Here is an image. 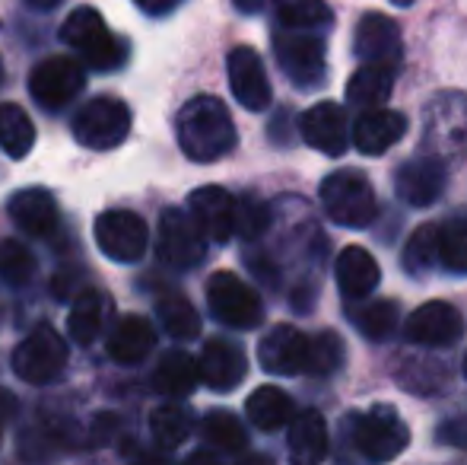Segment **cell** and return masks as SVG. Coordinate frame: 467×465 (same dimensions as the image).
Here are the masks:
<instances>
[{
	"label": "cell",
	"mask_w": 467,
	"mask_h": 465,
	"mask_svg": "<svg viewBox=\"0 0 467 465\" xmlns=\"http://www.w3.org/2000/svg\"><path fill=\"white\" fill-rule=\"evenodd\" d=\"M179 147L194 163H216L235 147V124L216 96H194L175 118Z\"/></svg>",
	"instance_id": "1"
},
{
	"label": "cell",
	"mask_w": 467,
	"mask_h": 465,
	"mask_svg": "<svg viewBox=\"0 0 467 465\" xmlns=\"http://www.w3.org/2000/svg\"><path fill=\"white\" fill-rule=\"evenodd\" d=\"M423 150L445 163L467 156V93H439L423 112Z\"/></svg>",
	"instance_id": "2"
},
{
	"label": "cell",
	"mask_w": 467,
	"mask_h": 465,
	"mask_svg": "<svg viewBox=\"0 0 467 465\" xmlns=\"http://www.w3.org/2000/svg\"><path fill=\"white\" fill-rule=\"evenodd\" d=\"M321 205L325 214L337 227L363 230L375 220V192L363 173L357 169H337L321 182Z\"/></svg>",
	"instance_id": "3"
},
{
	"label": "cell",
	"mask_w": 467,
	"mask_h": 465,
	"mask_svg": "<svg viewBox=\"0 0 467 465\" xmlns=\"http://www.w3.org/2000/svg\"><path fill=\"white\" fill-rule=\"evenodd\" d=\"M61 38L70 48L80 51L93 70H118L128 61V58H124L128 55V45L111 36L105 19L99 16L93 6H77V10L64 19Z\"/></svg>",
	"instance_id": "4"
},
{
	"label": "cell",
	"mask_w": 467,
	"mask_h": 465,
	"mask_svg": "<svg viewBox=\"0 0 467 465\" xmlns=\"http://www.w3.org/2000/svg\"><path fill=\"white\" fill-rule=\"evenodd\" d=\"M274 55H277L280 70L299 90H318L327 77V51L325 38L315 29H289L274 36Z\"/></svg>",
	"instance_id": "5"
},
{
	"label": "cell",
	"mask_w": 467,
	"mask_h": 465,
	"mask_svg": "<svg viewBox=\"0 0 467 465\" xmlns=\"http://www.w3.org/2000/svg\"><path fill=\"white\" fill-rule=\"evenodd\" d=\"M207 306L216 322L229 325V329L248 332L265 322V303H261V297L254 293V287H248L245 280L233 271L210 274Z\"/></svg>",
	"instance_id": "6"
},
{
	"label": "cell",
	"mask_w": 467,
	"mask_h": 465,
	"mask_svg": "<svg viewBox=\"0 0 467 465\" xmlns=\"http://www.w3.org/2000/svg\"><path fill=\"white\" fill-rule=\"evenodd\" d=\"M77 143L87 150H115L124 143L130 131V109L115 96H96L87 106L77 109L70 122Z\"/></svg>",
	"instance_id": "7"
},
{
	"label": "cell",
	"mask_w": 467,
	"mask_h": 465,
	"mask_svg": "<svg viewBox=\"0 0 467 465\" xmlns=\"http://www.w3.org/2000/svg\"><path fill=\"white\" fill-rule=\"evenodd\" d=\"M67 366V342L51 325H36L13 351V373L29 386H48Z\"/></svg>",
	"instance_id": "8"
},
{
	"label": "cell",
	"mask_w": 467,
	"mask_h": 465,
	"mask_svg": "<svg viewBox=\"0 0 467 465\" xmlns=\"http://www.w3.org/2000/svg\"><path fill=\"white\" fill-rule=\"evenodd\" d=\"M407 443H410V430L388 405H375L366 415L353 417V447L363 460L388 462L404 453Z\"/></svg>",
	"instance_id": "9"
},
{
	"label": "cell",
	"mask_w": 467,
	"mask_h": 465,
	"mask_svg": "<svg viewBox=\"0 0 467 465\" xmlns=\"http://www.w3.org/2000/svg\"><path fill=\"white\" fill-rule=\"evenodd\" d=\"M156 252L160 261L172 271H191L207 255V233L197 227L191 211L169 207L160 217V236H156Z\"/></svg>",
	"instance_id": "10"
},
{
	"label": "cell",
	"mask_w": 467,
	"mask_h": 465,
	"mask_svg": "<svg viewBox=\"0 0 467 465\" xmlns=\"http://www.w3.org/2000/svg\"><path fill=\"white\" fill-rule=\"evenodd\" d=\"M83 87H87V68L67 55L45 58L29 74L32 100L48 112H61L64 106H70L83 93Z\"/></svg>",
	"instance_id": "11"
},
{
	"label": "cell",
	"mask_w": 467,
	"mask_h": 465,
	"mask_svg": "<svg viewBox=\"0 0 467 465\" xmlns=\"http://www.w3.org/2000/svg\"><path fill=\"white\" fill-rule=\"evenodd\" d=\"M96 246L105 259L118 265H134L147 255L150 248V230L147 220L134 211H105L93 224Z\"/></svg>",
	"instance_id": "12"
},
{
	"label": "cell",
	"mask_w": 467,
	"mask_h": 465,
	"mask_svg": "<svg viewBox=\"0 0 467 465\" xmlns=\"http://www.w3.org/2000/svg\"><path fill=\"white\" fill-rule=\"evenodd\" d=\"M449 163L439 156L426 153L417 160H407L394 173V192L404 205L410 207H430L445 195V182H449Z\"/></svg>",
	"instance_id": "13"
},
{
	"label": "cell",
	"mask_w": 467,
	"mask_h": 465,
	"mask_svg": "<svg viewBox=\"0 0 467 465\" xmlns=\"http://www.w3.org/2000/svg\"><path fill=\"white\" fill-rule=\"evenodd\" d=\"M229 87H233V96L242 109L248 112H265L271 106V80H267V70L261 64L258 51L248 48V45H239V48L229 51Z\"/></svg>",
	"instance_id": "14"
},
{
	"label": "cell",
	"mask_w": 467,
	"mask_h": 465,
	"mask_svg": "<svg viewBox=\"0 0 467 465\" xmlns=\"http://www.w3.org/2000/svg\"><path fill=\"white\" fill-rule=\"evenodd\" d=\"M407 342L423 348H449L464 335V319L451 303H423L407 319Z\"/></svg>",
	"instance_id": "15"
},
{
	"label": "cell",
	"mask_w": 467,
	"mask_h": 465,
	"mask_svg": "<svg viewBox=\"0 0 467 465\" xmlns=\"http://www.w3.org/2000/svg\"><path fill=\"white\" fill-rule=\"evenodd\" d=\"M312 335H302L293 325H274L258 344V360L274 376H299L308 366Z\"/></svg>",
	"instance_id": "16"
},
{
	"label": "cell",
	"mask_w": 467,
	"mask_h": 465,
	"mask_svg": "<svg viewBox=\"0 0 467 465\" xmlns=\"http://www.w3.org/2000/svg\"><path fill=\"white\" fill-rule=\"evenodd\" d=\"M235 205L239 201L220 185H203L188 195L191 217L213 242H229L235 236Z\"/></svg>",
	"instance_id": "17"
},
{
	"label": "cell",
	"mask_w": 467,
	"mask_h": 465,
	"mask_svg": "<svg viewBox=\"0 0 467 465\" xmlns=\"http://www.w3.org/2000/svg\"><path fill=\"white\" fill-rule=\"evenodd\" d=\"M302 141L308 147L321 150L327 156H340L350 143V124H347V112L337 102H318L306 115L299 118Z\"/></svg>",
	"instance_id": "18"
},
{
	"label": "cell",
	"mask_w": 467,
	"mask_h": 465,
	"mask_svg": "<svg viewBox=\"0 0 467 465\" xmlns=\"http://www.w3.org/2000/svg\"><path fill=\"white\" fill-rule=\"evenodd\" d=\"M197 364H201V383L213 392H233L248 373L245 351L229 338H210Z\"/></svg>",
	"instance_id": "19"
},
{
	"label": "cell",
	"mask_w": 467,
	"mask_h": 465,
	"mask_svg": "<svg viewBox=\"0 0 467 465\" xmlns=\"http://www.w3.org/2000/svg\"><path fill=\"white\" fill-rule=\"evenodd\" d=\"M353 51L363 64H398L400 68V26L385 13H366L357 26Z\"/></svg>",
	"instance_id": "20"
},
{
	"label": "cell",
	"mask_w": 467,
	"mask_h": 465,
	"mask_svg": "<svg viewBox=\"0 0 467 465\" xmlns=\"http://www.w3.org/2000/svg\"><path fill=\"white\" fill-rule=\"evenodd\" d=\"M10 220L19 227L26 236H38V239H48L61 227V211H57V201L45 188H23L10 198L6 205Z\"/></svg>",
	"instance_id": "21"
},
{
	"label": "cell",
	"mask_w": 467,
	"mask_h": 465,
	"mask_svg": "<svg viewBox=\"0 0 467 465\" xmlns=\"http://www.w3.org/2000/svg\"><path fill=\"white\" fill-rule=\"evenodd\" d=\"M334 274H337V287L347 297V303H359V300L372 297L381 280L379 261L363 246H347L334 261Z\"/></svg>",
	"instance_id": "22"
},
{
	"label": "cell",
	"mask_w": 467,
	"mask_h": 465,
	"mask_svg": "<svg viewBox=\"0 0 467 465\" xmlns=\"http://www.w3.org/2000/svg\"><path fill=\"white\" fill-rule=\"evenodd\" d=\"M407 134V118L394 109H366L353 124V143L359 153L379 156Z\"/></svg>",
	"instance_id": "23"
},
{
	"label": "cell",
	"mask_w": 467,
	"mask_h": 465,
	"mask_svg": "<svg viewBox=\"0 0 467 465\" xmlns=\"http://www.w3.org/2000/svg\"><path fill=\"white\" fill-rule=\"evenodd\" d=\"M109 312H111V300L105 297L102 291H83L80 297L74 300L70 316H67V335L74 338V344L89 348L96 338H102Z\"/></svg>",
	"instance_id": "24"
},
{
	"label": "cell",
	"mask_w": 467,
	"mask_h": 465,
	"mask_svg": "<svg viewBox=\"0 0 467 465\" xmlns=\"http://www.w3.org/2000/svg\"><path fill=\"white\" fill-rule=\"evenodd\" d=\"M156 344V329L147 322L143 316H124L121 322L111 329L109 335V344H105V351H109V357L115 360V364H140V360H147V354L153 351Z\"/></svg>",
	"instance_id": "25"
},
{
	"label": "cell",
	"mask_w": 467,
	"mask_h": 465,
	"mask_svg": "<svg viewBox=\"0 0 467 465\" xmlns=\"http://www.w3.org/2000/svg\"><path fill=\"white\" fill-rule=\"evenodd\" d=\"M327 424L318 411H299V415L289 421V453L296 462L315 465L327 456Z\"/></svg>",
	"instance_id": "26"
},
{
	"label": "cell",
	"mask_w": 467,
	"mask_h": 465,
	"mask_svg": "<svg viewBox=\"0 0 467 465\" xmlns=\"http://www.w3.org/2000/svg\"><path fill=\"white\" fill-rule=\"evenodd\" d=\"M201 379V364L185 351H169L153 370V389L166 398H185Z\"/></svg>",
	"instance_id": "27"
},
{
	"label": "cell",
	"mask_w": 467,
	"mask_h": 465,
	"mask_svg": "<svg viewBox=\"0 0 467 465\" xmlns=\"http://www.w3.org/2000/svg\"><path fill=\"white\" fill-rule=\"evenodd\" d=\"M398 77V64H363L347 83V100L359 109H375L388 102Z\"/></svg>",
	"instance_id": "28"
},
{
	"label": "cell",
	"mask_w": 467,
	"mask_h": 465,
	"mask_svg": "<svg viewBox=\"0 0 467 465\" xmlns=\"http://www.w3.org/2000/svg\"><path fill=\"white\" fill-rule=\"evenodd\" d=\"M245 415L254 428L267 430V434L286 428V424L296 417L293 415V398H289L283 389H277V386H261V389H254L245 402Z\"/></svg>",
	"instance_id": "29"
},
{
	"label": "cell",
	"mask_w": 467,
	"mask_h": 465,
	"mask_svg": "<svg viewBox=\"0 0 467 465\" xmlns=\"http://www.w3.org/2000/svg\"><path fill=\"white\" fill-rule=\"evenodd\" d=\"M363 303V300H359ZM350 322L363 332L369 342H385L394 335L400 322V306L394 300H369L363 306H350Z\"/></svg>",
	"instance_id": "30"
},
{
	"label": "cell",
	"mask_w": 467,
	"mask_h": 465,
	"mask_svg": "<svg viewBox=\"0 0 467 465\" xmlns=\"http://www.w3.org/2000/svg\"><path fill=\"white\" fill-rule=\"evenodd\" d=\"M36 147V124L19 109L16 102H4L0 106V150L13 160H23L29 150Z\"/></svg>",
	"instance_id": "31"
},
{
	"label": "cell",
	"mask_w": 467,
	"mask_h": 465,
	"mask_svg": "<svg viewBox=\"0 0 467 465\" xmlns=\"http://www.w3.org/2000/svg\"><path fill=\"white\" fill-rule=\"evenodd\" d=\"M439 268L449 274H467V211L439 224Z\"/></svg>",
	"instance_id": "32"
},
{
	"label": "cell",
	"mask_w": 467,
	"mask_h": 465,
	"mask_svg": "<svg viewBox=\"0 0 467 465\" xmlns=\"http://www.w3.org/2000/svg\"><path fill=\"white\" fill-rule=\"evenodd\" d=\"M150 430H153L156 443H160L162 449H179L182 443L191 437V430H194V417H191V411L185 405H160V408L150 415Z\"/></svg>",
	"instance_id": "33"
},
{
	"label": "cell",
	"mask_w": 467,
	"mask_h": 465,
	"mask_svg": "<svg viewBox=\"0 0 467 465\" xmlns=\"http://www.w3.org/2000/svg\"><path fill=\"white\" fill-rule=\"evenodd\" d=\"M156 316H160V325L179 342H194L201 335V316L191 306V300L179 297V293H169L156 303Z\"/></svg>",
	"instance_id": "34"
},
{
	"label": "cell",
	"mask_w": 467,
	"mask_h": 465,
	"mask_svg": "<svg viewBox=\"0 0 467 465\" xmlns=\"http://www.w3.org/2000/svg\"><path fill=\"white\" fill-rule=\"evenodd\" d=\"M201 430H203V440L213 449H220V453H242L248 447L245 428H242V421L233 411H223V408L207 411Z\"/></svg>",
	"instance_id": "35"
},
{
	"label": "cell",
	"mask_w": 467,
	"mask_h": 465,
	"mask_svg": "<svg viewBox=\"0 0 467 465\" xmlns=\"http://www.w3.org/2000/svg\"><path fill=\"white\" fill-rule=\"evenodd\" d=\"M404 268L417 278L439 271V224H423L404 248Z\"/></svg>",
	"instance_id": "36"
},
{
	"label": "cell",
	"mask_w": 467,
	"mask_h": 465,
	"mask_svg": "<svg viewBox=\"0 0 467 465\" xmlns=\"http://www.w3.org/2000/svg\"><path fill=\"white\" fill-rule=\"evenodd\" d=\"M277 19L289 29H327L331 6L325 0H277Z\"/></svg>",
	"instance_id": "37"
},
{
	"label": "cell",
	"mask_w": 467,
	"mask_h": 465,
	"mask_svg": "<svg viewBox=\"0 0 467 465\" xmlns=\"http://www.w3.org/2000/svg\"><path fill=\"white\" fill-rule=\"evenodd\" d=\"M36 278V255L19 239L0 242V280L10 287H26Z\"/></svg>",
	"instance_id": "38"
},
{
	"label": "cell",
	"mask_w": 467,
	"mask_h": 465,
	"mask_svg": "<svg viewBox=\"0 0 467 465\" xmlns=\"http://www.w3.org/2000/svg\"><path fill=\"white\" fill-rule=\"evenodd\" d=\"M344 357H347L344 342L334 332H318V335H312V344H308L306 373H312V376H331V373L340 370Z\"/></svg>",
	"instance_id": "39"
},
{
	"label": "cell",
	"mask_w": 467,
	"mask_h": 465,
	"mask_svg": "<svg viewBox=\"0 0 467 465\" xmlns=\"http://www.w3.org/2000/svg\"><path fill=\"white\" fill-rule=\"evenodd\" d=\"M235 201H239V205H235V233L248 242L261 239L274 220L271 207H267L258 195H242V198H235Z\"/></svg>",
	"instance_id": "40"
},
{
	"label": "cell",
	"mask_w": 467,
	"mask_h": 465,
	"mask_svg": "<svg viewBox=\"0 0 467 465\" xmlns=\"http://www.w3.org/2000/svg\"><path fill=\"white\" fill-rule=\"evenodd\" d=\"M439 440L449 443V447H467V415L464 417H449V421L439 428Z\"/></svg>",
	"instance_id": "41"
},
{
	"label": "cell",
	"mask_w": 467,
	"mask_h": 465,
	"mask_svg": "<svg viewBox=\"0 0 467 465\" xmlns=\"http://www.w3.org/2000/svg\"><path fill=\"white\" fill-rule=\"evenodd\" d=\"M137 6H140L147 16H166V13H172L179 4H185V0H134Z\"/></svg>",
	"instance_id": "42"
},
{
	"label": "cell",
	"mask_w": 467,
	"mask_h": 465,
	"mask_svg": "<svg viewBox=\"0 0 467 465\" xmlns=\"http://www.w3.org/2000/svg\"><path fill=\"white\" fill-rule=\"evenodd\" d=\"M19 411V405H16V398L10 396L6 389H0V424H6V421H13V415Z\"/></svg>",
	"instance_id": "43"
},
{
	"label": "cell",
	"mask_w": 467,
	"mask_h": 465,
	"mask_svg": "<svg viewBox=\"0 0 467 465\" xmlns=\"http://www.w3.org/2000/svg\"><path fill=\"white\" fill-rule=\"evenodd\" d=\"M233 4L239 13H261V10L271 6V0H233Z\"/></svg>",
	"instance_id": "44"
},
{
	"label": "cell",
	"mask_w": 467,
	"mask_h": 465,
	"mask_svg": "<svg viewBox=\"0 0 467 465\" xmlns=\"http://www.w3.org/2000/svg\"><path fill=\"white\" fill-rule=\"evenodd\" d=\"M26 4H29L32 10H55L61 0H26Z\"/></svg>",
	"instance_id": "45"
},
{
	"label": "cell",
	"mask_w": 467,
	"mask_h": 465,
	"mask_svg": "<svg viewBox=\"0 0 467 465\" xmlns=\"http://www.w3.org/2000/svg\"><path fill=\"white\" fill-rule=\"evenodd\" d=\"M391 4H398V6H410L413 0H391Z\"/></svg>",
	"instance_id": "46"
},
{
	"label": "cell",
	"mask_w": 467,
	"mask_h": 465,
	"mask_svg": "<svg viewBox=\"0 0 467 465\" xmlns=\"http://www.w3.org/2000/svg\"><path fill=\"white\" fill-rule=\"evenodd\" d=\"M0 83H4V61H0Z\"/></svg>",
	"instance_id": "47"
},
{
	"label": "cell",
	"mask_w": 467,
	"mask_h": 465,
	"mask_svg": "<svg viewBox=\"0 0 467 465\" xmlns=\"http://www.w3.org/2000/svg\"><path fill=\"white\" fill-rule=\"evenodd\" d=\"M464 376H467V354H464Z\"/></svg>",
	"instance_id": "48"
},
{
	"label": "cell",
	"mask_w": 467,
	"mask_h": 465,
	"mask_svg": "<svg viewBox=\"0 0 467 465\" xmlns=\"http://www.w3.org/2000/svg\"><path fill=\"white\" fill-rule=\"evenodd\" d=\"M0 437H4V424H0Z\"/></svg>",
	"instance_id": "49"
}]
</instances>
